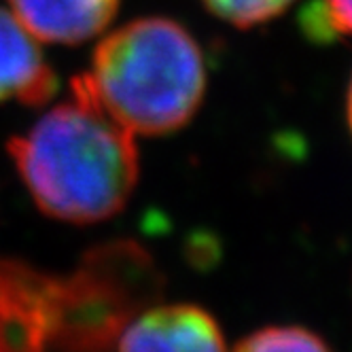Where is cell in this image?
<instances>
[{"mask_svg": "<svg viewBox=\"0 0 352 352\" xmlns=\"http://www.w3.org/2000/svg\"><path fill=\"white\" fill-rule=\"evenodd\" d=\"M11 160L34 204L64 223L115 217L138 183L134 134L72 81L68 100L9 142Z\"/></svg>", "mask_w": 352, "mask_h": 352, "instance_id": "cell-1", "label": "cell"}, {"mask_svg": "<svg viewBox=\"0 0 352 352\" xmlns=\"http://www.w3.org/2000/svg\"><path fill=\"white\" fill-rule=\"evenodd\" d=\"M72 81L134 136H162L202 104L206 62L179 21L142 17L100 41L89 70Z\"/></svg>", "mask_w": 352, "mask_h": 352, "instance_id": "cell-2", "label": "cell"}, {"mask_svg": "<svg viewBox=\"0 0 352 352\" xmlns=\"http://www.w3.org/2000/svg\"><path fill=\"white\" fill-rule=\"evenodd\" d=\"M164 274L134 240L91 246L68 276L56 278L47 352H117L140 312L160 304Z\"/></svg>", "mask_w": 352, "mask_h": 352, "instance_id": "cell-3", "label": "cell"}, {"mask_svg": "<svg viewBox=\"0 0 352 352\" xmlns=\"http://www.w3.org/2000/svg\"><path fill=\"white\" fill-rule=\"evenodd\" d=\"M56 278L0 255V352H47Z\"/></svg>", "mask_w": 352, "mask_h": 352, "instance_id": "cell-4", "label": "cell"}, {"mask_svg": "<svg viewBox=\"0 0 352 352\" xmlns=\"http://www.w3.org/2000/svg\"><path fill=\"white\" fill-rule=\"evenodd\" d=\"M117 352H228L217 318L195 304H155L140 312Z\"/></svg>", "mask_w": 352, "mask_h": 352, "instance_id": "cell-5", "label": "cell"}, {"mask_svg": "<svg viewBox=\"0 0 352 352\" xmlns=\"http://www.w3.org/2000/svg\"><path fill=\"white\" fill-rule=\"evenodd\" d=\"M58 91L41 41L11 9H0V102L43 107Z\"/></svg>", "mask_w": 352, "mask_h": 352, "instance_id": "cell-6", "label": "cell"}, {"mask_svg": "<svg viewBox=\"0 0 352 352\" xmlns=\"http://www.w3.org/2000/svg\"><path fill=\"white\" fill-rule=\"evenodd\" d=\"M41 43L77 45L102 34L113 21L121 0H9Z\"/></svg>", "mask_w": 352, "mask_h": 352, "instance_id": "cell-7", "label": "cell"}, {"mask_svg": "<svg viewBox=\"0 0 352 352\" xmlns=\"http://www.w3.org/2000/svg\"><path fill=\"white\" fill-rule=\"evenodd\" d=\"M232 352H331L322 338L304 327H263L248 333Z\"/></svg>", "mask_w": 352, "mask_h": 352, "instance_id": "cell-8", "label": "cell"}, {"mask_svg": "<svg viewBox=\"0 0 352 352\" xmlns=\"http://www.w3.org/2000/svg\"><path fill=\"white\" fill-rule=\"evenodd\" d=\"M295 0H204L210 13L238 28L259 26L285 13Z\"/></svg>", "mask_w": 352, "mask_h": 352, "instance_id": "cell-9", "label": "cell"}, {"mask_svg": "<svg viewBox=\"0 0 352 352\" xmlns=\"http://www.w3.org/2000/svg\"><path fill=\"white\" fill-rule=\"evenodd\" d=\"M310 32L352 38V0H322L308 13Z\"/></svg>", "mask_w": 352, "mask_h": 352, "instance_id": "cell-10", "label": "cell"}, {"mask_svg": "<svg viewBox=\"0 0 352 352\" xmlns=\"http://www.w3.org/2000/svg\"><path fill=\"white\" fill-rule=\"evenodd\" d=\"M346 115H348V125H350V132H352V81H350L348 96H346Z\"/></svg>", "mask_w": 352, "mask_h": 352, "instance_id": "cell-11", "label": "cell"}]
</instances>
